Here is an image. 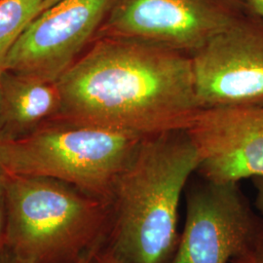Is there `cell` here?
<instances>
[{
  "label": "cell",
  "instance_id": "cell-8",
  "mask_svg": "<svg viewBox=\"0 0 263 263\" xmlns=\"http://www.w3.org/2000/svg\"><path fill=\"white\" fill-rule=\"evenodd\" d=\"M186 196V219L172 263H230L263 233L238 182L204 179Z\"/></svg>",
  "mask_w": 263,
  "mask_h": 263
},
{
  "label": "cell",
  "instance_id": "cell-13",
  "mask_svg": "<svg viewBox=\"0 0 263 263\" xmlns=\"http://www.w3.org/2000/svg\"><path fill=\"white\" fill-rule=\"evenodd\" d=\"M104 239L100 240L99 242H97L96 244L91 247L86 253H85L79 260L76 263H91L95 255L100 252V250H102V245L104 242ZM0 263H30L25 260H21L19 258L13 256L12 254H10L8 252H6L4 249H2L0 251Z\"/></svg>",
  "mask_w": 263,
  "mask_h": 263
},
{
  "label": "cell",
  "instance_id": "cell-2",
  "mask_svg": "<svg viewBox=\"0 0 263 263\" xmlns=\"http://www.w3.org/2000/svg\"><path fill=\"white\" fill-rule=\"evenodd\" d=\"M199 167L186 131L143 138L113 187L112 247L124 263H167L182 190Z\"/></svg>",
  "mask_w": 263,
  "mask_h": 263
},
{
  "label": "cell",
  "instance_id": "cell-20",
  "mask_svg": "<svg viewBox=\"0 0 263 263\" xmlns=\"http://www.w3.org/2000/svg\"><path fill=\"white\" fill-rule=\"evenodd\" d=\"M1 104H2V97H1V87H0V115H1Z\"/></svg>",
  "mask_w": 263,
  "mask_h": 263
},
{
  "label": "cell",
  "instance_id": "cell-15",
  "mask_svg": "<svg viewBox=\"0 0 263 263\" xmlns=\"http://www.w3.org/2000/svg\"><path fill=\"white\" fill-rule=\"evenodd\" d=\"M252 179L254 189H255V200L254 206L256 210L263 215V175L254 177Z\"/></svg>",
  "mask_w": 263,
  "mask_h": 263
},
{
  "label": "cell",
  "instance_id": "cell-6",
  "mask_svg": "<svg viewBox=\"0 0 263 263\" xmlns=\"http://www.w3.org/2000/svg\"><path fill=\"white\" fill-rule=\"evenodd\" d=\"M190 56L202 109L263 103V21L251 11Z\"/></svg>",
  "mask_w": 263,
  "mask_h": 263
},
{
  "label": "cell",
  "instance_id": "cell-5",
  "mask_svg": "<svg viewBox=\"0 0 263 263\" xmlns=\"http://www.w3.org/2000/svg\"><path fill=\"white\" fill-rule=\"evenodd\" d=\"M249 11L243 0H116L96 37L138 39L191 55Z\"/></svg>",
  "mask_w": 263,
  "mask_h": 263
},
{
  "label": "cell",
  "instance_id": "cell-10",
  "mask_svg": "<svg viewBox=\"0 0 263 263\" xmlns=\"http://www.w3.org/2000/svg\"><path fill=\"white\" fill-rule=\"evenodd\" d=\"M0 87V140L27 136L60 113L61 96L56 83L4 70Z\"/></svg>",
  "mask_w": 263,
  "mask_h": 263
},
{
  "label": "cell",
  "instance_id": "cell-3",
  "mask_svg": "<svg viewBox=\"0 0 263 263\" xmlns=\"http://www.w3.org/2000/svg\"><path fill=\"white\" fill-rule=\"evenodd\" d=\"M4 250L30 263H76L104 239L111 204L56 179L6 174Z\"/></svg>",
  "mask_w": 263,
  "mask_h": 263
},
{
  "label": "cell",
  "instance_id": "cell-1",
  "mask_svg": "<svg viewBox=\"0 0 263 263\" xmlns=\"http://www.w3.org/2000/svg\"><path fill=\"white\" fill-rule=\"evenodd\" d=\"M56 84V118L142 139L186 131L202 110L191 56L138 39L95 37Z\"/></svg>",
  "mask_w": 263,
  "mask_h": 263
},
{
  "label": "cell",
  "instance_id": "cell-4",
  "mask_svg": "<svg viewBox=\"0 0 263 263\" xmlns=\"http://www.w3.org/2000/svg\"><path fill=\"white\" fill-rule=\"evenodd\" d=\"M14 140H0L6 174L59 179L111 204L113 187L142 138L54 118Z\"/></svg>",
  "mask_w": 263,
  "mask_h": 263
},
{
  "label": "cell",
  "instance_id": "cell-9",
  "mask_svg": "<svg viewBox=\"0 0 263 263\" xmlns=\"http://www.w3.org/2000/svg\"><path fill=\"white\" fill-rule=\"evenodd\" d=\"M204 179L239 182L263 175V103L202 109L186 130Z\"/></svg>",
  "mask_w": 263,
  "mask_h": 263
},
{
  "label": "cell",
  "instance_id": "cell-19",
  "mask_svg": "<svg viewBox=\"0 0 263 263\" xmlns=\"http://www.w3.org/2000/svg\"><path fill=\"white\" fill-rule=\"evenodd\" d=\"M5 179H6V172H5V170L3 169L2 165L0 164V185H2L4 183Z\"/></svg>",
  "mask_w": 263,
  "mask_h": 263
},
{
  "label": "cell",
  "instance_id": "cell-21",
  "mask_svg": "<svg viewBox=\"0 0 263 263\" xmlns=\"http://www.w3.org/2000/svg\"><path fill=\"white\" fill-rule=\"evenodd\" d=\"M0 1H2V0H0Z\"/></svg>",
  "mask_w": 263,
  "mask_h": 263
},
{
  "label": "cell",
  "instance_id": "cell-18",
  "mask_svg": "<svg viewBox=\"0 0 263 263\" xmlns=\"http://www.w3.org/2000/svg\"><path fill=\"white\" fill-rule=\"evenodd\" d=\"M61 0H44L43 1V3H42V7H41V12H43V11H45V10L48 9V8H50V7H52L53 5H55L57 4L58 2H60ZM40 12V13H41ZM39 13V14H40Z\"/></svg>",
  "mask_w": 263,
  "mask_h": 263
},
{
  "label": "cell",
  "instance_id": "cell-17",
  "mask_svg": "<svg viewBox=\"0 0 263 263\" xmlns=\"http://www.w3.org/2000/svg\"><path fill=\"white\" fill-rule=\"evenodd\" d=\"M243 2L248 9L263 21V0H243Z\"/></svg>",
  "mask_w": 263,
  "mask_h": 263
},
{
  "label": "cell",
  "instance_id": "cell-12",
  "mask_svg": "<svg viewBox=\"0 0 263 263\" xmlns=\"http://www.w3.org/2000/svg\"><path fill=\"white\" fill-rule=\"evenodd\" d=\"M230 263H263V233Z\"/></svg>",
  "mask_w": 263,
  "mask_h": 263
},
{
  "label": "cell",
  "instance_id": "cell-7",
  "mask_svg": "<svg viewBox=\"0 0 263 263\" xmlns=\"http://www.w3.org/2000/svg\"><path fill=\"white\" fill-rule=\"evenodd\" d=\"M116 0H61L24 28L5 70L56 83L84 53Z\"/></svg>",
  "mask_w": 263,
  "mask_h": 263
},
{
  "label": "cell",
  "instance_id": "cell-14",
  "mask_svg": "<svg viewBox=\"0 0 263 263\" xmlns=\"http://www.w3.org/2000/svg\"><path fill=\"white\" fill-rule=\"evenodd\" d=\"M6 226H7V212H6L5 181H4V183L0 185V251L4 248Z\"/></svg>",
  "mask_w": 263,
  "mask_h": 263
},
{
  "label": "cell",
  "instance_id": "cell-16",
  "mask_svg": "<svg viewBox=\"0 0 263 263\" xmlns=\"http://www.w3.org/2000/svg\"><path fill=\"white\" fill-rule=\"evenodd\" d=\"M91 263H124L122 260L113 253L112 251L106 250L104 252H100L95 255Z\"/></svg>",
  "mask_w": 263,
  "mask_h": 263
},
{
  "label": "cell",
  "instance_id": "cell-11",
  "mask_svg": "<svg viewBox=\"0 0 263 263\" xmlns=\"http://www.w3.org/2000/svg\"><path fill=\"white\" fill-rule=\"evenodd\" d=\"M44 0L0 1V76L5 70L7 58L17 38L41 12Z\"/></svg>",
  "mask_w": 263,
  "mask_h": 263
}]
</instances>
